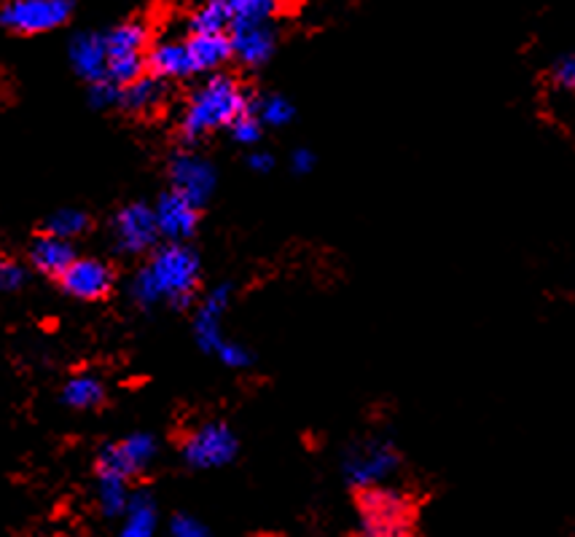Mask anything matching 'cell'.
<instances>
[{
    "label": "cell",
    "instance_id": "6da1fadb",
    "mask_svg": "<svg viewBox=\"0 0 575 537\" xmlns=\"http://www.w3.org/2000/svg\"><path fill=\"white\" fill-rule=\"evenodd\" d=\"M242 114H248V92L237 78L218 73L191 95L184 110V122H180V133L186 140H199L216 129L231 127L234 118Z\"/></svg>",
    "mask_w": 575,
    "mask_h": 537
},
{
    "label": "cell",
    "instance_id": "7a4b0ae2",
    "mask_svg": "<svg viewBox=\"0 0 575 537\" xmlns=\"http://www.w3.org/2000/svg\"><path fill=\"white\" fill-rule=\"evenodd\" d=\"M355 537H417V503L398 486H366L355 492Z\"/></svg>",
    "mask_w": 575,
    "mask_h": 537
},
{
    "label": "cell",
    "instance_id": "3957f363",
    "mask_svg": "<svg viewBox=\"0 0 575 537\" xmlns=\"http://www.w3.org/2000/svg\"><path fill=\"white\" fill-rule=\"evenodd\" d=\"M199 283V259L194 250L180 242L161 248L154 255L151 264L140 274L137 293L143 302H156V298H170L172 304L184 307L189 304Z\"/></svg>",
    "mask_w": 575,
    "mask_h": 537
},
{
    "label": "cell",
    "instance_id": "277c9868",
    "mask_svg": "<svg viewBox=\"0 0 575 537\" xmlns=\"http://www.w3.org/2000/svg\"><path fill=\"white\" fill-rule=\"evenodd\" d=\"M146 52H148V30L140 22H124L105 39V78L116 90L135 84L146 76Z\"/></svg>",
    "mask_w": 575,
    "mask_h": 537
},
{
    "label": "cell",
    "instance_id": "5b68a950",
    "mask_svg": "<svg viewBox=\"0 0 575 537\" xmlns=\"http://www.w3.org/2000/svg\"><path fill=\"white\" fill-rule=\"evenodd\" d=\"M401 465L396 446L390 441H364L355 443L345 457V476L355 489L379 486Z\"/></svg>",
    "mask_w": 575,
    "mask_h": 537
},
{
    "label": "cell",
    "instance_id": "8992f818",
    "mask_svg": "<svg viewBox=\"0 0 575 537\" xmlns=\"http://www.w3.org/2000/svg\"><path fill=\"white\" fill-rule=\"evenodd\" d=\"M71 0H6L0 22L20 35H39L60 28L71 17Z\"/></svg>",
    "mask_w": 575,
    "mask_h": 537
},
{
    "label": "cell",
    "instance_id": "52a82bcc",
    "mask_svg": "<svg viewBox=\"0 0 575 537\" xmlns=\"http://www.w3.org/2000/svg\"><path fill=\"white\" fill-rule=\"evenodd\" d=\"M60 288L79 302H105L114 293V266L100 259H76L58 280Z\"/></svg>",
    "mask_w": 575,
    "mask_h": 537
},
{
    "label": "cell",
    "instance_id": "ba28073f",
    "mask_svg": "<svg viewBox=\"0 0 575 537\" xmlns=\"http://www.w3.org/2000/svg\"><path fill=\"white\" fill-rule=\"evenodd\" d=\"M237 441L223 424H202L186 439L184 457L194 467H218L234 457Z\"/></svg>",
    "mask_w": 575,
    "mask_h": 537
},
{
    "label": "cell",
    "instance_id": "9c48e42d",
    "mask_svg": "<svg viewBox=\"0 0 575 537\" xmlns=\"http://www.w3.org/2000/svg\"><path fill=\"white\" fill-rule=\"evenodd\" d=\"M154 215H156V227H159V234L170 236L172 242H180L197 231L199 204H194L189 197H184V193L170 191L161 197L159 208L154 210Z\"/></svg>",
    "mask_w": 575,
    "mask_h": 537
},
{
    "label": "cell",
    "instance_id": "30bf717a",
    "mask_svg": "<svg viewBox=\"0 0 575 537\" xmlns=\"http://www.w3.org/2000/svg\"><path fill=\"white\" fill-rule=\"evenodd\" d=\"M229 39L234 57L250 67L264 65L274 52V30L266 22L231 24Z\"/></svg>",
    "mask_w": 575,
    "mask_h": 537
},
{
    "label": "cell",
    "instance_id": "8fae6325",
    "mask_svg": "<svg viewBox=\"0 0 575 537\" xmlns=\"http://www.w3.org/2000/svg\"><path fill=\"white\" fill-rule=\"evenodd\" d=\"M76 261V250L65 236L58 234H41L30 242V264L35 272L46 274L49 280H60L62 272Z\"/></svg>",
    "mask_w": 575,
    "mask_h": 537
},
{
    "label": "cell",
    "instance_id": "7c38bea8",
    "mask_svg": "<svg viewBox=\"0 0 575 537\" xmlns=\"http://www.w3.org/2000/svg\"><path fill=\"white\" fill-rule=\"evenodd\" d=\"M116 234L124 250L129 253H143L156 242L159 236V227H156L154 210L143 208V204H133L118 215L116 221Z\"/></svg>",
    "mask_w": 575,
    "mask_h": 537
},
{
    "label": "cell",
    "instance_id": "4fadbf2b",
    "mask_svg": "<svg viewBox=\"0 0 575 537\" xmlns=\"http://www.w3.org/2000/svg\"><path fill=\"white\" fill-rule=\"evenodd\" d=\"M146 71L154 78H186L194 76L186 41H159L146 52Z\"/></svg>",
    "mask_w": 575,
    "mask_h": 537
},
{
    "label": "cell",
    "instance_id": "5bb4252c",
    "mask_svg": "<svg viewBox=\"0 0 575 537\" xmlns=\"http://www.w3.org/2000/svg\"><path fill=\"white\" fill-rule=\"evenodd\" d=\"M172 183L178 193L189 197L194 204H202L212 191V170L208 161L197 156H178L172 165Z\"/></svg>",
    "mask_w": 575,
    "mask_h": 537
},
{
    "label": "cell",
    "instance_id": "9a60e30c",
    "mask_svg": "<svg viewBox=\"0 0 575 537\" xmlns=\"http://www.w3.org/2000/svg\"><path fill=\"white\" fill-rule=\"evenodd\" d=\"M194 73H210L234 57L229 33H191L186 39Z\"/></svg>",
    "mask_w": 575,
    "mask_h": 537
},
{
    "label": "cell",
    "instance_id": "2e32d148",
    "mask_svg": "<svg viewBox=\"0 0 575 537\" xmlns=\"http://www.w3.org/2000/svg\"><path fill=\"white\" fill-rule=\"evenodd\" d=\"M122 103L124 108L133 110V114H154L161 103H165V86L159 78L143 76L135 84L124 86L122 90Z\"/></svg>",
    "mask_w": 575,
    "mask_h": 537
},
{
    "label": "cell",
    "instance_id": "e0dca14e",
    "mask_svg": "<svg viewBox=\"0 0 575 537\" xmlns=\"http://www.w3.org/2000/svg\"><path fill=\"white\" fill-rule=\"evenodd\" d=\"M231 24H234L231 0H205L191 14L189 30L191 33H227Z\"/></svg>",
    "mask_w": 575,
    "mask_h": 537
},
{
    "label": "cell",
    "instance_id": "ac0fdd59",
    "mask_svg": "<svg viewBox=\"0 0 575 537\" xmlns=\"http://www.w3.org/2000/svg\"><path fill=\"white\" fill-rule=\"evenodd\" d=\"M124 527L118 537H151L156 529V508L151 503V497L137 495L127 503V510H124Z\"/></svg>",
    "mask_w": 575,
    "mask_h": 537
},
{
    "label": "cell",
    "instance_id": "d6986e66",
    "mask_svg": "<svg viewBox=\"0 0 575 537\" xmlns=\"http://www.w3.org/2000/svg\"><path fill=\"white\" fill-rule=\"evenodd\" d=\"M65 401L76 409H97L105 403V387L95 377H79L65 387Z\"/></svg>",
    "mask_w": 575,
    "mask_h": 537
},
{
    "label": "cell",
    "instance_id": "ffe728a7",
    "mask_svg": "<svg viewBox=\"0 0 575 537\" xmlns=\"http://www.w3.org/2000/svg\"><path fill=\"white\" fill-rule=\"evenodd\" d=\"M76 60L81 71L90 73V76H105V65H108V54H105V39H81L76 43Z\"/></svg>",
    "mask_w": 575,
    "mask_h": 537
},
{
    "label": "cell",
    "instance_id": "44dd1931",
    "mask_svg": "<svg viewBox=\"0 0 575 537\" xmlns=\"http://www.w3.org/2000/svg\"><path fill=\"white\" fill-rule=\"evenodd\" d=\"M280 9V0H231L234 24L269 22Z\"/></svg>",
    "mask_w": 575,
    "mask_h": 537
},
{
    "label": "cell",
    "instance_id": "7402d4cb",
    "mask_svg": "<svg viewBox=\"0 0 575 537\" xmlns=\"http://www.w3.org/2000/svg\"><path fill=\"white\" fill-rule=\"evenodd\" d=\"M255 116H259L261 124H274V127H278V124L291 122L293 108L285 103L283 97H269V99H264V103H261L259 114H255Z\"/></svg>",
    "mask_w": 575,
    "mask_h": 537
},
{
    "label": "cell",
    "instance_id": "603a6c76",
    "mask_svg": "<svg viewBox=\"0 0 575 537\" xmlns=\"http://www.w3.org/2000/svg\"><path fill=\"white\" fill-rule=\"evenodd\" d=\"M231 135H234L237 143H255L261 137V122L255 114H242L240 118H234V124H231Z\"/></svg>",
    "mask_w": 575,
    "mask_h": 537
},
{
    "label": "cell",
    "instance_id": "cb8c5ba5",
    "mask_svg": "<svg viewBox=\"0 0 575 537\" xmlns=\"http://www.w3.org/2000/svg\"><path fill=\"white\" fill-rule=\"evenodd\" d=\"M552 81L560 86V90L575 92V57L556 60V65L552 71Z\"/></svg>",
    "mask_w": 575,
    "mask_h": 537
},
{
    "label": "cell",
    "instance_id": "d4e9b609",
    "mask_svg": "<svg viewBox=\"0 0 575 537\" xmlns=\"http://www.w3.org/2000/svg\"><path fill=\"white\" fill-rule=\"evenodd\" d=\"M172 537H210L208 527L199 524L191 516H175L172 518Z\"/></svg>",
    "mask_w": 575,
    "mask_h": 537
},
{
    "label": "cell",
    "instance_id": "484cf974",
    "mask_svg": "<svg viewBox=\"0 0 575 537\" xmlns=\"http://www.w3.org/2000/svg\"><path fill=\"white\" fill-rule=\"evenodd\" d=\"M312 167H315V156H312L310 151H296L293 154V170L296 172H310Z\"/></svg>",
    "mask_w": 575,
    "mask_h": 537
},
{
    "label": "cell",
    "instance_id": "4316f807",
    "mask_svg": "<svg viewBox=\"0 0 575 537\" xmlns=\"http://www.w3.org/2000/svg\"><path fill=\"white\" fill-rule=\"evenodd\" d=\"M250 165H253L255 170H269V167H272V156H266V154H255L253 159H250Z\"/></svg>",
    "mask_w": 575,
    "mask_h": 537
}]
</instances>
